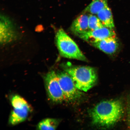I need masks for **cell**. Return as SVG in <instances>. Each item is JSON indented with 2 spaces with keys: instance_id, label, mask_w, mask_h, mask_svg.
Returning a JSON list of instances; mask_svg holds the SVG:
<instances>
[{
  "instance_id": "6da1fadb",
  "label": "cell",
  "mask_w": 130,
  "mask_h": 130,
  "mask_svg": "<svg viewBox=\"0 0 130 130\" xmlns=\"http://www.w3.org/2000/svg\"><path fill=\"white\" fill-rule=\"evenodd\" d=\"M123 111V104L120 100H110L100 102L91 111L92 123L100 127H110L121 119Z\"/></svg>"
},
{
  "instance_id": "7a4b0ae2",
  "label": "cell",
  "mask_w": 130,
  "mask_h": 130,
  "mask_svg": "<svg viewBox=\"0 0 130 130\" xmlns=\"http://www.w3.org/2000/svg\"><path fill=\"white\" fill-rule=\"evenodd\" d=\"M63 66L64 71L72 77L76 87L79 90L87 92L96 84L98 77L95 68L74 66L70 63Z\"/></svg>"
},
{
  "instance_id": "3957f363",
  "label": "cell",
  "mask_w": 130,
  "mask_h": 130,
  "mask_svg": "<svg viewBox=\"0 0 130 130\" xmlns=\"http://www.w3.org/2000/svg\"><path fill=\"white\" fill-rule=\"evenodd\" d=\"M55 41L58 52L63 57L88 61L77 44L63 29H60L57 31Z\"/></svg>"
},
{
  "instance_id": "277c9868",
  "label": "cell",
  "mask_w": 130,
  "mask_h": 130,
  "mask_svg": "<svg viewBox=\"0 0 130 130\" xmlns=\"http://www.w3.org/2000/svg\"><path fill=\"white\" fill-rule=\"evenodd\" d=\"M57 77L65 100L72 101L80 98L82 93L76 87L72 77L66 71L57 73Z\"/></svg>"
},
{
  "instance_id": "5b68a950",
  "label": "cell",
  "mask_w": 130,
  "mask_h": 130,
  "mask_svg": "<svg viewBox=\"0 0 130 130\" xmlns=\"http://www.w3.org/2000/svg\"><path fill=\"white\" fill-rule=\"evenodd\" d=\"M45 87L49 98L52 101L60 103L65 100V97L54 71H50L44 77Z\"/></svg>"
},
{
  "instance_id": "8992f818",
  "label": "cell",
  "mask_w": 130,
  "mask_h": 130,
  "mask_svg": "<svg viewBox=\"0 0 130 130\" xmlns=\"http://www.w3.org/2000/svg\"><path fill=\"white\" fill-rule=\"evenodd\" d=\"M0 29L1 44H6L17 38V32L13 23L9 17L4 14H1Z\"/></svg>"
},
{
  "instance_id": "52a82bcc",
  "label": "cell",
  "mask_w": 130,
  "mask_h": 130,
  "mask_svg": "<svg viewBox=\"0 0 130 130\" xmlns=\"http://www.w3.org/2000/svg\"><path fill=\"white\" fill-rule=\"evenodd\" d=\"M115 35L113 29L104 27L97 30H89L77 36L90 44Z\"/></svg>"
},
{
  "instance_id": "ba28073f",
  "label": "cell",
  "mask_w": 130,
  "mask_h": 130,
  "mask_svg": "<svg viewBox=\"0 0 130 130\" xmlns=\"http://www.w3.org/2000/svg\"><path fill=\"white\" fill-rule=\"evenodd\" d=\"M90 44L108 55L113 54L117 51L119 44L116 35Z\"/></svg>"
},
{
  "instance_id": "9c48e42d",
  "label": "cell",
  "mask_w": 130,
  "mask_h": 130,
  "mask_svg": "<svg viewBox=\"0 0 130 130\" xmlns=\"http://www.w3.org/2000/svg\"><path fill=\"white\" fill-rule=\"evenodd\" d=\"M89 14L83 12L73 21L71 26V32L77 36L89 31Z\"/></svg>"
},
{
  "instance_id": "30bf717a",
  "label": "cell",
  "mask_w": 130,
  "mask_h": 130,
  "mask_svg": "<svg viewBox=\"0 0 130 130\" xmlns=\"http://www.w3.org/2000/svg\"><path fill=\"white\" fill-rule=\"evenodd\" d=\"M30 105L22 108H14L11 112L9 119V124L14 126L25 121L32 111Z\"/></svg>"
},
{
  "instance_id": "8fae6325",
  "label": "cell",
  "mask_w": 130,
  "mask_h": 130,
  "mask_svg": "<svg viewBox=\"0 0 130 130\" xmlns=\"http://www.w3.org/2000/svg\"><path fill=\"white\" fill-rule=\"evenodd\" d=\"M97 15L104 26L113 29L115 26L111 10L108 6L100 11Z\"/></svg>"
},
{
  "instance_id": "7c38bea8",
  "label": "cell",
  "mask_w": 130,
  "mask_h": 130,
  "mask_svg": "<svg viewBox=\"0 0 130 130\" xmlns=\"http://www.w3.org/2000/svg\"><path fill=\"white\" fill-rule=\"evenodd\" d=\"M108 6L107 0H93L84 9V12L89 14H97Z\"/></svg>"
},
{
  "instance_id": "4fadbf2b",
  "label": "cell",
  "mask_w": 130,
  "mask_h": 130,
  "mask_svg": "<svg viewBox=\"0 0 130 130\" xmlns=\"http://www.w3.org/2000/svg\"><path fill=\"white\" fill-rule=\"evenodd\" d=\"M60 122L59 119L46 118L41 121L37 124V128L39 130H55Z\"/></svg>"
},
{
  "instance_id": "5bb4252c",
  "label": "cell",
  "mask_w": 130,
  "mask_h": 130,
  "mask_svg": "<svg viewBox=\"0 0 130 130\" xmlns=\"http://www.w3.org/2000/svg\"><path fill=\"white\" fill-rule=\"evenodd\" d=\"M11 103L14 108H22L30 105L25 99L18 95L12 96Z\"/></svg>"
},
{
  "instance_id": "9a60e30c",
  "label": "cell",
  "mask_w": 130,
  "mask_h": 130,
  "mask_svg": "<svg viewBox=\"0 0 130 130\" xmlns=\"http://www.w3.org/2000/svg\"><path fill=\"white\" fill-rule=\"evenodd\" d=\"M88 25L89 30H97L104 27L97 16L93 14H89Z\"/></svg>"
},
{
  "instance_id": "2e32d148",
  "label": "cell",
  "mask_w": 130,
  "mask_h": 130,
  "mask_svg": "<svg viewBox=\"0 0 130 130\" xmlns=\"http://www.w3.org/2000/svg\"><path fill=\"white\" fill-rule=\"evenodd\" d=\"M129 123L130 124V105L129 106Z\"/></svg>"
}]
</instances>
